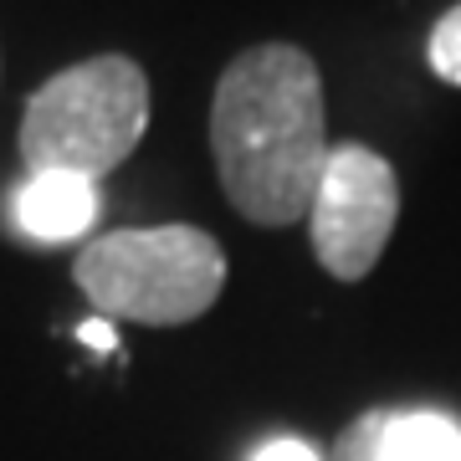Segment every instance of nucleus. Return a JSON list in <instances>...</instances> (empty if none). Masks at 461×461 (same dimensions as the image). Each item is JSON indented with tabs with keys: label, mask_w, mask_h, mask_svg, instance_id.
Returning a JSON list of instances; mask_svg holds the SVG:
<instances>
[{
	"label": "nucleus",
	"mask_w": 461,
	"mask_h": 461,
	"mask_svg": "<svg viewBox=\"0 0 461 461\" xmlns=\"http://www.w3.org/2000/svg\"><path fill=\"white\" fill-rule=\"evenodd\" d=\"M149 129V77L133 57L103 51L47 77L21 113V159L32 175L98 180L129 159Z\"/></svg>",
	"instance_id": "obj_2"
},
{
	"label": "nucleus",
	"mask_w": 461,
	"mask_h": 461,
	"mask_svg": "<svg viewBox=\"0 0 461 461\" xmlns=\"http://www.w3.org/2000/svg\"><path fill=\"white\" fill-rule=\"evenodd\" d=\"M426 57H430V72H436L441 83L461 87V5H451V11L430 26Z\"/></svg>",
	"instance_id": "obj_7"
},
{
	"label": "nucleus",
	"mask_w": 461,
	"mask_h": 461,
	"mask_svg": "<svg viewBox=\"0 0 461 461\" xmlns=\"http://www.w3.org/2000/svg\"><path fill=\"white\" fill-rule=\"evenodd\" d=\"M251 461H323V456H318V446L297 441V436H277V441H267Z\"/></svg>",
	"instance_id": "obj_8"
},
{
	"label": "nucleus",
	"mask_w": 461,
	"mask_h": 461,
	"mask_svg": "<svg viewBox=\"0 0 461 461\" xmlns=\"http://www.w3.org/2000/svg\"><path fill=\"white\" fill-rule=\"evenodd\" d=\"M221 190L251 226H293L313 211L329 165L323 77L303 47L262 41L221 72L211 98Z\"/></svg>",
	"instance_id": "obj_1"
},
{
	"label": "nucleus",
	"mask_w": 461,
	"mask_h": 461,
	"mask_svg": "<svg viewBox=\"0 0 461 461\" xmlns=\"http://www.w3.org/2000/svg\"><path fill=\"white\" fill-rule=\"evenodd\" d=\"M72 277L103 308V318L175 329L215 308L226 287V257L200 226H133L87 241L72 262Z\"/></svg>",
	"instance_id": "obj_3"
},
{
	"label": "nucleus",
	"mask_w": 461,
	"mask_h": 461,
	"mask_svg": "<svg viewBox=\"0 0 461 461\" xmlns=\"http://www.w3.org/2000/svg\"><path fill=\"white\" fill-rule=\"evenodd\" d=\"M98 215V185L77 175H32L16 195V226L36 241H72Z\"/></svg>",
	"instance_id": "obj_6"
},
{
	"label": "nucleus",
	"mask_w": 461,
	"mask_h": 461,
	"mask_svg": "<svg viewBox=\"0 0 461 461\" xmlns=\"http://www.w3.org/2000/svg\"><path fill=\"white\" fill-rule=\"evenodd\" d=\"M400 221V185L395 169L364 144H333L323 180H318L308 230L313 257L339 282H359L384 257V241Z\"/></svg>",
	"instance_id": "obj_4"
},
{
	"label": "nucleus",
	"mask_w": 461,
	"mask_h": 461,
	"mask_svg": "<svg viewBox=\"0 0 461 461\" xmlns=\"http://www.w3.org/2000/svg\"><path fill=\"white\" fill-rule=\"evenodd\" d=\"M333 461H461V426L436 411H364L333 441Z\"/></svg>",
	"instance_id": "obj_5"
},
{
	"label": "nucleus",
	"mask_w": 461,
	"mask_h": 461,
	"mask_svg": "<svg viewBox=\"0 0 461 461\" xmlns=\"http://www.w3.org/2000/svg\"><path fill=\"white\" fill-rule=\"evenodd\" d=\"M77 339L93 348H103V354H113L118 348V333H113V318H87L83 329H77Z\"/></svg>",
	"instance_id": "obj_9"
}]
</instances>
